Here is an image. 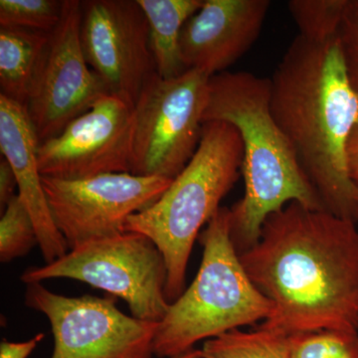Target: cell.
<instances>
[{
  "mask_svg": "<svg viewBox=\"0 0 358 358\" xmlns=\"http://www.w3.org/2000/svg\"><path fill=\"white\" fill-rule=\"evenodd\" d=\"M239 258L272 303L259 327L287 336L358 333L355 221L291 202L266 219L259 241Z\"/></svg>",
  "mask_w": 358,
  "mask_h": 358,
  "instance_id": "cell-1",
  "label": "cell"
},
{
  "mask_svg": "<svg viewBox=\"0 0 358 358\" xmlns=\"http://www.w3.org/2000/svg\"><path fill=\"white\" fill-rule=\"evenodd\" d=\"M270 107L324 210L358 221V187L348 147L358 124V92L338 36L313 41L300 34L270 79Z\"/></svg>",
  "mask_w": 358,
  "mask_h": 358,
  "instance_id": "cell-2",
  "label": "cell"
},
{
  "mask_svg": "<svg viewBox=\"0 0 358 358\" xmlns=\"http://www.w3.org/2000/svg\"><path fill=\"white\" fill-rule=\"evenodd\" d=\"M271 82L247 72H225L209 80L203 124L225 122L243 143L245 193L230 209V235L238 254L255 246L266 219L291 202L324 210L299 166L270 107Z\"/></svg>",
  "mask_w": 358,
  "mask_h": 358,
  "instance_id": "cell-3",
  "label": "cell"
},
{
  "mask_svg": "<svg viewBox=\"0 0 358 358\" xmlns=\"http://www.w3.org/2000/svg\"><path fill=\"white\" fill-rule=\"evenodd\" d=\"M243 157V143L235 127L225 122H205L199 148L187 166L157 201L127 221L126 232L145 235L162 252L169 303L185 291L195 240L239 178Z\"/></svg>",
  "mask_w": 358,
  "mask_h": 358,
  "instance_id": "cell-4",
  "label": "cell"
},
{
  "mask_svg": "<svg viewBox=\"0 0 358 358\" xmlns=\"http://www.w3.org/2000/svg\"><path fill=\"white\" fill-rule=\"evenodd\" d=\"M199 273L159 322L155 357H178L201 341L265 320L272 303L253 284L230 235V209L221 207L199 234Z\"/></svg>",
  "mask_w": 358,
  "mask_h": 358,
  "instance_id": "cell-5",
  "label": "cell"
},
{
  "mask_svg": "<svg viewBox=\"0 0 358 358\" xmlns=\"http://www.w3.org/2000/svg\"><path fill=\"white\" fill-rule=\"evenodd\" d=\"M60 278L122 299L138 320L162 322L171 305L166 296V260L157 245L140 233L88 242L55 262L26 268L20 280L29 285Z\"/></svg>",
  "mask_w": 358,
  "mask_h": 358,
  "instance_id": "cell-6",
  "label": "cell"
},
{
  "mask_svg": "<svg viewBox=\"0 0 358 358\" xmlns=\"http://www.w3.org/2000/svg\"><path fill=\"white\" fill-rule=\"evenodd\" d=\"M210 78L197 69L148 78L134 103L131 174L173 180L185 169L201 138Z\"/></svg>",
  "mask_w": 358,
  "mask_h": 358,
  "instance_id": "cell-7",
  "label": "cell"
},
{
  "mask_svg": "<svg viewBox=\"0 0 358 358\" xmlns=\"http://www.w3.org/2000/svg\"><path fill=\"white\" fill-rule=\"evenodd\" d=\"M25 305L46 315L51 358H152L159 322L124 315L115 296H62L41 282L26 285Z\"/></svg>",
  "mask_w": 358,
  "mask_h": 358,
  "instance_id": "cell-8",
  "label": "cell"
},
{
  "mask_svg": "<svg viewBox=\"0 0 358 358\" xmlns=\"http://www.w3.org/2000/svg\"><path fill=\"white\" fill-rule=\"evenodd\" d=\"M52 218L73 250L121 235L129 216L154 204L171 179L107 173L79 180L42 178Z\"/></svg>",
  "mask_w": 358,
  "mask_h": 358,
  "instance_id": "cell-9",
  "label": "cell"
},
{
  "mask_svg": "<svg viewBox=\"0 0 358 358\" xmlns=\"http://www.w3.org/2000/svg\"><path fill=\"white\" fill-rule=\"evenodd\" d=\"M81 1L63 0L61 20L50 39L25 108L39 143L55 138L73 120L110 94L87 63L80 39Z\"/></svg>",
  "mask_w": 358,
  "mask_h": 358,
  "instance_id": "cell-10",
  "label": "cell"
},
{
  "mask_svg": "<svg viewBox=\"0 0 358 358\" xmlns=\"http://www.w3.org/2000/svg\"><path fill=\"white\" fill-rule=\"evenodd\" d=\"M134 129V103L107 94L62 133L40 143V173L63 180L131 173Z\"/></svg>",
  "mask_w": 358,
  "mask_h": 358,
  "instance_id": "cell-11",
  "label": "cell"
},
{
  "mask_svg": "<svg viewBox=\"0 0 358 358\" xmlns=\"http://www.w3.org/2000/svg\"><path fill=\"white\" fill-rule=\"evenodd\" d=\"M85 59L110 94L136 103L155 71L147 17L138 0L81 1Z\"/></svg>",
  "mask_w": 358,
  "mask_h": 358,
  "instance_id": "cell-12",
  "label": "cell"
},
{
  "mask_svg": "<svg viewBox=\"0 0 358 358\" xmlns=\"http://www.w3.org/2000/svg\"><path fill=\"white\" fill-rule=\"evenodd\" d=\"M270 6L268 0H204L181 31L186 68L211 77L225 72L255 43Z\"/></svg>",
  "mask_w": 358,
  "mask_h": 358,
  "instance_id": "cell-13",
  "label": "cell"
},
{
  "mask_svg": "<svg viewBox=\"0 0 358 358\" xmlns=\"http://www.w3.org/2000/svg\"><path fill=\"white\" fill-rule=\"evenodd\" d=\"M39 140L24 106L0 94V150L17 179L18 196L31 215L46 264L69 252L52 218L38 166Z\"/></svg>",
  "mask_w": 358,
  "mask_h": 358,
  "instance_id": "cell-14",
  "label": "cell"
},
{
  "mask_svg": "<svg viewBox=\"0 0 358 358\" xmlns=\"http://www.w3.org/2000/svg\"><path fill=\"white\" fill-rule=\"evenodd\" d=\"M51 33L0 26V88L1 95L26 106Z\"/></svg>",
  "mask_w": 358,
  "mask_h": 358,
  "instance_id": "cell-15",
  "label": "cell"
},
{
  "mask_svg": "<svg viewBox=\"0 0 358 358\" xmlns=\"http://www.w3.org/2000/svg\"><path fill=\"white\" fill-rule=\"evenodd\" d=\"M147 17L155 71L164 79L178 77L183 62L180 35L183 26L203 6L204 0H138Z\"/></svg>",
  "mask_w": 358,
  "mask_h": 358,
  "instance_id": "cell-16",
  "label": "cell"
},
{
  "mask_svg": "<svg viewBox=\"0 0 358 358\" xmlns=\"http://www.w3.org/2000/svg\"><path fill=\"white\" fill-rule=\"evenodd\" d=\"M289 338L262 327L250 333L236 329L207 339L201 352L204 358H289Z\"/></svg>",
  "mask_w": 358,
  "mask_h": 358,
  "instance_id": "cell-17",
  "label": "cell"
},
{
  "mask_svg": "<svg viewBox=\"0 0 358 358\" xmlns=\"http://www.w3.org/2000/svg\"><path fill=\"white\" fill-rule=\"evenodd\" d=\"M348 0H292L288 6L301 36L327 41L338 36Z\"/></svg>",
  "mask_w": 358,
  "mask_h": 358,
  "instance_id": "cell-18",
  "label": "cell"
},
{
  "mask_svg": "<svg viewBox=\"0 0 358 358\" xmlns=\"http://www.w3.org/2000/svg\"><path fill=\"white\" fill-rule=\"evenodd\" d=\"M35 245L39 242L31 215L16 194L0 220V261L8 263L27 255Z\"/></svg>",
  "mask_w": 358,
  "mask_h": 358,
  "instance_id": "cell-19",
  "label": "cell"
},
{
  "mask_svg": "<svg viewBox=\"0 0 358 358\" xmlns=\"http://www.w3.org/2000/svg\"><path fill=\"white\" fill-rule=\"evenodd\" d=\"M289 358H358V333L324 329L292 334Z\"/></svg>",
  "mask_w": 358,
  "mask_h": 358,
  "instance_id": "cell-20",
  "label": "cell"
},
{
  "mask_svg": "<svg viewBox=\"0 0 358 358\" xmlns=\"http://www.w3.org/2000/svg\"><path fill=\"white\" fill-rule=\"evenodd\" d=\"M62 10L63 0H0V26L51 33Z\"/></svg>",
  "mask_w": 358,
  "mask_h": 358,
  "instance_id": "cell-21",
  "label": "cell"
},
{
  "mask_svg": "<svg viewBox=\"0 0 358 358\" xmlns=\"http://www.w3.org/2000/svg\"><path fill=\"white\" fill-rule=\"evenodd\" d=\"M338 40L348 75L358 92V0H348Z\"/></svg>",
  "mask_w": 358,
  "mask_h": 358,
  "instance_id": "cell-22",
  "label": "cell"
},
{
  "mask_svg": "<svg viewBox=\"0 0 358 358\" xmlns=\"http://www.w3.org/2000/svg\"><path fill=\"white\" fill-rule=\"evenodd\" d=\"M17 187V179L13 167L6 157L0 162V208L6 210L7 205L15 196V188Z\"/></svg>",
  "mask_w": 358,
  "mask_h": 358,
  "instance_id": "cell-23",
  "label": "cell"
},
{
  "mask_svg": "<svg viewBox=\"0 0 358 358\" xmlns=\"http://www.w3.org/2000/svg\"><path fill=\"white\" fill-rule=\"evenodd\" d=\"M44 338V334H38L22 343H13L3 339L0 343V358H28Z\"/></svg>",
  "mask_w": 358,
  "mask_h": 358,
  "instance_id": "cell-24",
  "label": "cell"
},
{
  "mask_svg": "<svg viewBox=\"0 0 358 358\" xmlns=\"http://www.w3.org/2000/svg\"><path fill=\"white\" fill-rule=\"evenodd\" d=\"M348 167L353 182L358 181V124L353 129L348 147Z\"/></svg>",
  "mask_w": 358,
  "mask_h": 358,
  "instance_id": "cell-25",
  "label": "cell"
},
{
  "mask_svg": "<svg viewBox=\"0 0 358 358\" xmlns=\"http://www.w3.org/2000/svg\"><path fill=\"white\" fill-rule=\"evenodd\" d=\"M173 358H204L202 355L201 350H196V348H192V350H187V352L181 353L178 357Z\"/></svg>",
  "mask_w": 358,
  "mask_h": 358,
  "instance_id": "cell-26",
  "label": "cell"
},
{
  "mask_svg": "<svg viewBox=\"0 0 358 358\" xmlns=\"http://www.w3.org/2000/svg\"><path fill=\"white\" fill-rule=\"evenodd\" d=\"M355 185H357V187H358V181H357V183H355Z\"/></svg>",
  "mask_w": 358,
  "mask_h": 358,
  "instance_id": "cell-27",
  "label": "cell"
}]
</instances>
